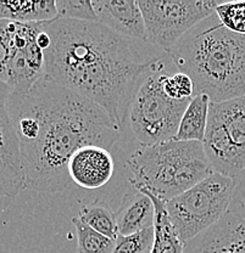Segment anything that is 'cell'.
Returning <instances> with one entry per match:
<instances>
[{
    "label": "cell",
    "instance_id": "1",
    "mask_svg": "<svg viewBox=\"0 0 245 253\" xmlns=\"http://www.w3.org/2000/svg\"><path fill=\"white\" fill-rule=\"evenodd\" d=\"M9 113L20 142L26 189L68 188V162L87 145L110 150L120 128L104 110L44 73L25 94H10Z\"/></svg>",
    "mask_w": 245,
    "mask_h": 253
},
{
    "label": "cell",
    "instance_id": "2",
    "mask_svg": "<svg viewBox=\"0 0 245 253\" xmlns=\"http://www.w3.org/2000/svg\"><path fill=\"white\" fill-rule=\"evenodd\" d=\"M50 36L44 73L91 100L118 128L147 78L166 70L163 59H144L132 39L99 22L56 17L43 22Z\"/></svg>",
    "mask_w": 245,
    "mask_h": 253
},
{
    "label": "cell",
    "instance_id": "3",
    "mask_svg": "<svg viewBox=\"0 0 245 253\" xmlns=\"http://www.w3.org/2000/svg\"><path fill=\"white\" fill-rule=\"evenodd\" d=\"M168 57L194 83V95L205 94L211 102L245 96V36L213 26L184 36Z\"/></svg>",
    "mask_w": 245,
    "mask_h": 253
},
{
    "label": "cell",
    "instance_id": "4",
    "mask_svg": "<svg viewBox=\"0 0 245 253\" xmlns=\"http://www.w3.org/2000/svg\"><path fill=\"white\" fill-rule=\"evenodd\" d=\"M126 166L132 188L167 202L215 172L200 141L170 140L139 147Z\"/></svg>",
    "mask_w": 245,
    "mask_h": 253
},
{
    "label": "cell",
    "instance_id": "5",
    "mask_svg": "<svg viewBox=\"0 0 245 253\" xmlns=\"http://www.w3.org/2000/svg\"><path fill=\"white\" fill-rule=\"evenodd\" d=\"M236 179L213 172L193 188L165 202L176 233L186 244L215 225L228 212Z\"/></svg>",
    "mask_w": 245,
    "mask_h": 253
},
{
    "label": "cell",
    "instance_id": "6",
    "mask_svg": "<svg viewBox=\"0 0 245 253\" xmlns=\"http://www.w3.org/2000/svg\"><path fill=\"white\" fill-rule=\"evenodd\" d=\"M204 151L215 172L237 178L245 169V96L211 102Z\"/></svg>",
    "mask_w": 245,
    "mask_h": 253
},
{
    "label": "cell",
    "instance_id": "7",
    "mask_svg": "<svg viewBox=\"0 0 245 253\" xmlns=\"http://www.w3.org/2000/svg\"><path fill=\"white\" fill-rule=\"evenodd\" d=\"M147 78L134 97L128 116L132 133L142 146L175 140L188 100H173L163 93L161 76Z\"/></svg>",
    "mask_w": 245,
    "mask_h": 253
},
{
    "label": "cell",
    "instance_id": "8",
    "mask_svg": "<svg viewBox=\"0 0 245 253\" xmlns=\"http://www.w3.org/2000/svg\"><path fill=\"white\" fill-rule=\"evenodd\" d=\"M146 22L147 42L168 52L194 26L216 14L213 0L149 1L138 0Z\"/></svg>",
    "mask_w": 245,
    "mask_h": 253
},
{
    "label": "cell",
    "instance_id": "9",
    "mask_svg": "<svg viewBox=\"0 0 245 253\" xmlns=\"http://www.w3.org/2000/svg\"><path fill=\"white\" fill-rule=\"evenodd\" d=\"M10 45L7 81L14 94H25L44 75V51L37 43L42 22L21 23L0 20Z\"/></svg>",
    "mask_w": 245,
    "mask_h": 253
},
{
    "label": "cell",
    "instance_id": "10",
    "mask_svg": "<svg viewBox=\"0 0 245 253\" xmlns=\"http://www.w3.org/2000/svg\"><path fill=\"white\" fill-rule=\"evenodd\" d=\"M10 94L0 79V197H15L26 189L20 142L9 113Z\"/></svg>",
    "mask_w": 245,
    "mask_h": 253
},
{
    "label": "cell",
    "instance_id": "11",
    "mask_svg": "<svg viewBox=\"0 0 245 253\" xmlns=\"http://www.w3.org/2000/svg\"><path fill=\"white\" fill-rule=\"evenodd\" d=\"M183 253H245V218L228 212L184 244Z\"/></svg>",
    "mask_w": 245,
    "mask_h": 253
},
{
    "label": "cell",
    "instance_id": "12",
    "mask_svg": "<svg viewBox=\"0 0 245 253\" xmlns=\"http://www.w3.org/2000/svg\"><path fill=\"white\" fill-rule=\"evenodd\" d=\"M114 158L110 150L98 145L81 147L68 162V174L77 186L96 190L106 185L114 174Z\"/></svg>",
    "mask_w": 245,
    "mask_h": 253
},
{
    "label": "cell",
    "instance_id": "13",
    "mask_svg": "<svg viewBox=\"0 0 245 253\" xmlns=\"http://www.w3.org/2000/svg\"><path fill=\"white\" fill-rule=\"evenodd\" d=\"M97 22L132 41L147 42L146 22L136 0H92Z\"/></svg>",
    "mask_w": 245,
    "mask_h": 253
},
{
    "label": "cell",
    "instance_id": "14",
    "mask_svg": "<svg viewBox=\"0 0 245 253\" xmlns=\"http://www.w3.org/2000/svg\"><path fill=\"white\" fill-rule=\"evenodd\" d=\"M116 221L120 235H131L154 228V202L146 192L132 188L123 196L120 208L116 212Z\"/></svg>",
    "mask_w": 245,
    "mask_h": 253
},
{
    "label": "cell",
    "instance_id": "15",
    "mask_svg": "<svg viewBox=\"0 0 245 253\" xmlns=\"http://www.w3.org/2000/svg\"><path fill=\"white\" fill-rule=\"evenodd\" d=\"M211 100L205 94H196L189 101L182 117L175 140L204 141Z\"/></svg>",
    "mask_w": 245,
    "mask_h": 253
},
{
    "label": "cell",
    "instance_id": "16",
    "mask_svg": "<svg viewBox=\"0 0 245 253\" xmlns=\"http://www.w3.org/2000/svg\"><path fill=\"white\" fill-rule=\"evenodd\" d=\"M57 17L56 1H0V20L21 23L51 21Z\"/></svg>",
    "mask_w": 245,
    "mask_h": 253
},
{
    "label": "cell",
    "instance_id": "17",
    "mask_svg": "<svg viewBox=\"0 0 245 253\" xmlns=\"http://www.w3.org/2000/svg\"><path fill=\"white\" fill-rule=\"evenodd\" d=\"M142 191V190H139ZM147 196L152 200L155 206V224H154V244L149 253H183L184 242L176 233L170 217L166 211L165 202L156 199L147 191Z\"/></svg>",
    "mask_w": 245,
    "mask_h": 253
},
{
    "label": "cell",
    "instance_id": "18",
    "mask_svg": "<svg viewBox=\"0 0 245 253\" xmlns=\"http://www.w3.org/2000/svg\"><path fill=\"white\" fill-rule=\"evenodd\" d=\"M78 218L84 224L104 236L114 241L117 239L118 228L117 221H116V213H114V211L106 202L96 200V201L83 205L78 213Z\"/></svg>",
    "mask_w": 245,
    "mask_h": 253
},
{
    "label": "cell",
    "instance_id": "19",
    "mask_svg": "<svg viewBox=\"0 0 245 253\" xmlns=\"http://www.w3.org/2000/svg\"><path fill=\"white\" fill-rule=\"evenodd\" d=\"M72 223L77 235V253H112L114 251V240L92 229L78 217L72 218Z\"/></svg>",
    "mask_w": 245,
    "mask_h": 253
},
{
    "label": "cell",
    "instance_id": "20",
    "mask_svg": "<svg viewBox=\"0 0 245 253\" xmlns=\"http://www.w3.org/2000/svg\"><path fill=\"white\" fill-rule=\"evenodd\" d=\"M154 228L146 229L131 235L118 234L112 253H149L154 244Z\"/></svg>",
    "mask_w": 245,
    "mask_h": 253
},
{
    "label": "cell",
    "instance_id": "21",
    "mask_svg": "<svg viewBox=\"0 0 245 253\" xmlns=\"http://www.w3.org/2000/svg\"><path fill=\"white\" fill-rule=\"evenodd\" d=\"M216 15L227 30L245 36V1L220 2Z\"/></svg>",
    "mask_w": 245,
    "mask_h": 253
},
{
    "label": "cell",
    "instance_id": "22",
    "mask_svg": "<svg viewBox=\"0 0 245 253\" xmlns=\"http://www.w3.org/2000/svg\"><path fill=\"white\" fill-rule=\"evenodd\" d=\"M161 85L163 93L173 100H188L194 96L193 81L183 72H165L161 76Z\"/></svg>",
    "mask_w": 245,
    "mask_h": 253
},
{
    "label": "cell",
    "instance_id": "23",
    "mask_svg": "<svg viewBox=\"0 0 245 253\" xmlns=\"http://www.w3.org/2000/svg\"><path fill=\"white\" fill-rule=\"evenodd\" d=\"M56 10L60 18L97 22L91 0H56Z\"/></svg>",
    "mask_w": 245,
    "mask_h": 253
},
{
    "label": "cell",
    "instance_id": "24",
    "mask_svg": "<svg viewBox=\"0 0 245 253\" xmlns=\"http://www.w3.org/2000/svg\"><path fill=\"white\" fill-rule=\"evenodd\" d=\"M234 179H236V188L228 211L245 218V169Z\"/></svg>",
    "mask_w": 245,
    "mask_h": 253
},
{
    "label": "cell",
    "instance_id": "25",
    "mask_svg": "<svg viewBox=\"0 0 245 253\" xmlns=\"http://www.w3.org/2000/svg\"><path fill=\"white\" fill-rule=\"evenodd\" d=\"M10 60V45L6 33L0 23V79L6 83L7 81V66Z\"/></svg>",
    "mask_w": 245,
    "mask_h": 253
}]
</instances>
